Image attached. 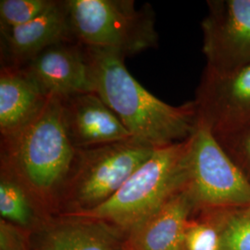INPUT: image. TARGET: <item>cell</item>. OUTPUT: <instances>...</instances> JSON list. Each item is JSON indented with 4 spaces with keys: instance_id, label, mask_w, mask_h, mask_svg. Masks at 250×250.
Listing matches in <instances>:
<instances>
[{
    "instance_id": "1",
    "label": "cell",
    "mask_w": 250,
    "mask_h": 250,
    "mask_svg": "<svg viewBox=\"0 0 250 250\" xmlns=\"http://www.w3.org/2000/svg\"><path fill=\"white\" fill-rule=\"evenodd\" d=\"M85 47V46H84ZM93 89L116 114L132 137L159 148L188 140L197 122L194 101L172 106L135 80L125 58L85 47Z\"/></svg>"
},
{
    "instance_id": "2",
    "label": "cell",
    "mask_w": 250,
    "mask_h": 250,
    "mask_svg": "<svg viewBox=\"0 0 250 250\" xmlns=\"http://www.w3.org/2000/svg\"><path fill=\"white\" fill-rule=\"evenodd\" d=\"M75 153L63 123L62 99L52 96L33 121L0 138L1 170L17 179L46 214L59 209Z\"/></svg>"
},
{
    "instance_id": "3",
    "label": "cell",
    "mask_w": 250,
    "mask_h": 250,
    "mask_svg": "<svg viewBox=\"0 0 250 250\" xmlns=\"http://www.w3.org/2000/svg\"><path fill=\"white\" fill-rule=\"evenodd\" d=\"M188 139L156 148L102 205L84 212L62 214L96 219L126 233L187 188Z\"/></svg>"
},
{
    "instance_id": "4",
    "label": "cell",
    "mask_w": 250,
    "mask_h": 250,
    "mask_svg": "<svg viewBox=\"0 0 250 250\" xmlns=\"http://www.w3.org/2000/svg\"><path fill=\"white\" fill-rule=\"evenodd\" d=\"M74 39L88 47L123 58L159 45L155 13L134 0H66Z\"/></svg>"
},
{
    "instance_id": "5",
    "label": "cell",
    "mask_w": 250,
    "mask_h": 250,
    "mask_svg": "<svg viewBox=\"0 0 250 250\" xmlns=\"http://www.w3.org/2000/svg\"><path fill=\"white\" fill-rule=\"evenodd\" d=\"M134 138L76 149L60 197L63 213L84 212L107 201L155 150Z\"/></svg>"
},
{
    "instance_id": "6",
    "label": "cell",
    "mask_w": 250,
    "mask_h": 250,
    "mask_svg": "<svg viewBox=\"0 0 250 250\" xmlns=\"http://www.w3.org/2000/svg\"><path fill=\"white\" fill-rule=\"evenodd\" d=\"M187 190L196 208H250V182L197 119L188 139Z\"/></svg>"
},
{
    "instance_id": "7",
    "label": "cell",
    "mask_w": 250,
    "mask_h": 250,
    "mask_svg": "<svg viewBox=\"0 0 250 250\" xmlns=\"http://www.w3.org/2000/svg\"><path fill=\"white\" fill-rule=\"evenodd\" d=\"M202 21L206 68L228 72L250 65V0H208Z\"/></svg>"
},
{
    "instance_id": "8",
    "label": "cell",
    "mask_w": 250,
    "mask_h": 250,
    "mask_svg": "<svg viewBox=\"0 0 250 250\" xmlns=\"http://www.w3.org/2000/svg\"><path fill=\"white\" fill-rule=\"evenodd\" d=\"M194 102L216 139L250 125V65L228 72L205 68Z\"/></svg>"
},
{
    "instance_id": "9",
    "label": "cell",
    "mask_w": 250,
    "mask_h": 250,
    "mask_svg": "<svg viewBox=\"0 0 250 250\" xmlns=\"http://www.w3.org/2000/svg\"><path fill=\"white\" fill-rule=\"evenodd\" d=\"M69 41L76 40L66 0H57L53 7L26 24L0 28L1 66L24 67L46 48Z\"/></svg>"
},
{
    "instance_id": "10",
    "label": "cell",
    "mask_w": 250,
    "mask_h": 250,
    "mask_svg": "<svg viewBox=\"0 0 250 250\" xmlns=\"http://www.w3.org/2000/svg\"><path fill=\"white\" fill-rule=\"evenodd\" d=\"M48 97L94 92L86 49L77 41L52 45L24 66Z\"/></svg>"
},
{
    "instance_id": "11",
    "label": "cell",
    "mask_w": 250,
    "mask_h": 250,
    "mask_svg": "<svg viewBox=\"0 0 250 250\" xmlns=\"http://www.w3.org/2000/svg\"><path fill=\"white\" fill-rule=\"evenodd\" d=\"M62 105L65 130L76 149L133 138L112 109L95 92L62 99Z\"/></svg>"
},
{
    "instance_id": "12",
    "label": "cell",
    "mask_w": 250,
    "mask_h": 250,
    "mask_svg": "<svg viewBox=\"0 0 250 250\" xmlns=\"http://www.w3.org/2000/svg\"><path fill=\"white\" fill-rule=\"evenodd\" d=\"M195 208L185 188L125 233L124 250H185L189 216Z\"/></svg>"
},
{
    "instance_id": "13",
    "label": "cell",
    "mask_w": 250,
    "mask_h": 250,
    "mask_svg": "<svg viewBox=\"0 0 250 250\" xmlns=\"http://www.w3.org/2000/svg\"><path fill=\"white\" fill-rule=\"evenodd\" d=\"M44 226L33 250H124V232L96 219L62 214Z\"/></svg>"
},
{
    "instance_id": "14",
    "label": "cell",
    "mask_w": 250,
    "mask_h": 250,
    "mask_svg": "<svg viewBox=\"0 0 250 250\" xmlns=\"http://www.w3.org/2000/svg\"><path fill=\"white\" fill-rule=\"evenodd\" d=\"M48 96L23 67L1 66L0 134H12L33 121Z\"/></svg>"
},
{
    "instance_id": "15",
    "label": "cell",
    "mask_w": 250,
    "mask_h": 250,
    "mask_svg": "<svg viewBox=\"0 0 250 250\" xmlns=\"http://www.w3.org/2000/svg\"><path fill=\"white\" fill-rule=\"evenodd\" d=\"M0 215L1 220L26 231L27 228L43 223L47 214L17 179L1 170Z\"/></svg>"
},
{
    "instance_id": "16",
    "label": "cell",
    "mask_w": 250,
    "mask_h": 250,
    "mask_svg": "<svg viewBox=\"0 0 250 250\" xmlns=\"http://www.w3.org/2000/svg\"><path fill=\"white\" fill-rule=\"evenodd\" d=\"M57 0H1L0 28L26 24L53 7Z\"/></svg>"
},
{
    "instance_id": "17",
    "label": "cell",
    "mask_w": 250,
    "mask_h": 250,
    "mask_svg": "<svg viewBox=\"0 0 250 250\" xmlns=\"http://www.w3.org/2000/svg\"><path fill=\"white\" fill-rule=\"evenodd\" d=\"M231 215L221 228V250H250V210Z\"/></svg>"
},
{
    "instance_id": "18",
    "label": "cell",
    "mask_w": 250,
    "mask_h": 250,
    "mask_svg": "<svg viewBox=\"0 0 250 250\" xmlns=\"http://www.w3.org/2000/svg\"><path fill=\"white\" fill-rule=\"evenodd\" d=\"M222 232L210 222L189 220L185 250H221Z\"/></svg>"
},
{
    "instance_id": "19",
    "label": "cell",
    "mask_w": 250,
    "mask_h": 250,
    "mask_svg": "<svg viewBox=\"0 0 250 250\" xmlns=\"http://www.w3.org/2000/svg\"><path fill=\"white\" fill-rule=\"evenodd\" d=\"M217 140L250 182V125Z\"/></svg>"
},
{
    "instance_id": "20",
    "label": "cell",
    "mask_w": 250,
    "mask_h": 250,
    "mask_svg": "<svg viewBox=\"0 0 250 250\" xmlns=\"http://www.w3.org/2000/svg\"><path fill=\"white\" fill-rule=\"evenodd\" d=\"M0 250H28L26 231L1 220Z\"/></svg>"
},
{
    "instance_id": "21",
    "label": "cell",
    "mask_w": 250,
    "mask_h": 250,
    "mask_svg": "<svg viewBox=\"0 0 250 250\" xmlns=\"http://www.w3.org/2000/svg\"><path fill=\"white\" fill-rule=\"evenodd\" d=\"M249 209H250V208H249Z\"/></svg>"
}]
</instances>
